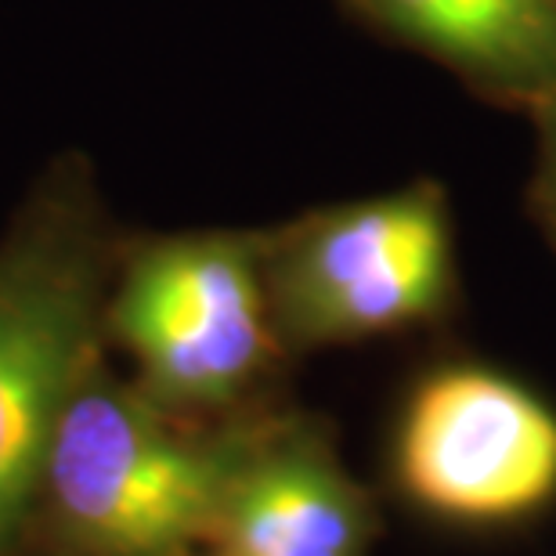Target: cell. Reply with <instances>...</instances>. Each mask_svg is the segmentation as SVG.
<instances>
[{"label":"cell","mask_w":556,"mask_h":556,"mask_svg":"<svg viewBox=\"0 0 556 556\" xmlns=\"http://www.w3.org/2000/svg\"><path fill=\"white\" fill-rule=\"evenodd\" d=\"M127 236L80 144L33 170L0 228V556L18 553L59 419L105 354L102 311Z\"/></svg>","instance_id":"6da1fadb"},{"label":"cell","mask_w":556,"mask_h":556,"mask_svg":"<svg viewBox=\"0 0 556 556\" xmlns=\"http://www.w3.org/2000/svg\"><path fill=\"white\" fill-rule=\"evenodd\" d=\"M105 351L155 405L236 427L293 397L261 228L130 231L102 311Z\"/></svg>","instance_id":"7a4b0ae2"},{"label":"cell","mask_w":556,"mask_h":556,"mask_svg":"<svg viewBox=\"0 0 556 556\" xmlns=\"http://www.w3.org/2000/svg\"><path fill=\"white\" fill-rule=\"evenodd\" d=\"M228 433L166 413L98 354L51 438L15 556H203Z\"/></svg>","instance_id":"3957f363"},{"label":"cell","mask_w":556,"mask_h":556,"mask_svg":"<svg viewBox=\"0 0 556 556\" xmlns=\"http://www.w3.org/2000/svg\"><path fill=\"white\" fill-rule=\"evenodd\" d=\"M275 329L296 362L376 340H448L466 307L441 181L340 199L261 228Z\"/></svg>","instance_id":"277c9868"},{"label":"cell","mask_w":556,"mask_h":556,"mask_svg":"<svg viewBox=\"0 0 556 556\" xmlns=\"http://www.w3.org/2000/svg\"><path fill=\"white\" fill-rule=\"evenodd\" d=\"M383 488L448 535L535 528L556 509V405L503 365L438 348L397 387Z\"/></svg>","instance_id":"5b68a950"},{"label":"cell","mask_w":556,"mask_h":556,"mask_svg":"<svg viewBox=\"0 0 556 556\" xmlns=\"http://www.w3.org/2000/svg\"><path fill=\"white\" fill-rule=\"evenodd\" d=\"M380 495L354 477L329 416L296 397L236 422L206 553L372 556Z\"/></svg>","instance_id":"8992f818"},{"label":"cell","mask_w":556,"mask_h":556,"mask_svg":"<svg viewBox=\"0 0 556 556\" xmlns=\"http://www.w3.org/2000/svg\"><path fill=\"white\" fill-rule=\"evenodd\" d=\"M340 8L506 113H528L556 94V0H340Z\"/></svg>","instance_id":"52a82bcc"},{"label":"cell","mask_w":556,"mask_h":556,"mask_svg":"<svg viewBox=\"0 0 556 556\" xmlns=\"http://www.w3.org/2000/svg\"><path fill=\"white\" fill-rule=\"evenodd\" d=\"M525 116L535 127V166L525 188V214L556 253V94L542 98Z\"/></svg>","instance_id":"ba28073f"},{"label":"cell","mask_w":556,"mask_h":556,"mask_svg":"<svg viewBox=\"0 0 556 556\" xmlns=\"http://www.w3.org/2000/svg\"><path fill=\"white\" fill-rule=\"evenodd\" d=\"M203 556H225V553H203Z\"/></svg>","instance_id":"9c48e42d"}]
</instances>
